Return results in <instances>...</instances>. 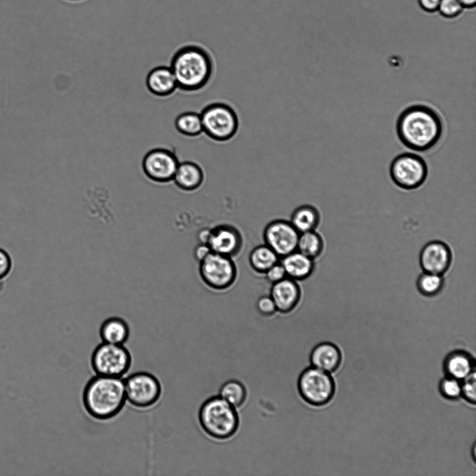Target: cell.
Returning <instances> with one entry per match:
<instances>
[{
  "instance_id": "23",
  "label": "cell",
  "mask_w": 476,
  "mask_h": 476,
  "mask_svg": "<svg viewBox=\"0 0 476 476\" xmlns=\"http://www.w3.org/2000/svg\"><path fill=\"white\" fill-rule=\"evenodd\" d=\"M249 263L256 272L265 273L271 266L279 261L278 255L267 245L254 247L249 254Z\"/></svg>"
},
{
  "instance_id": "37",
  "label": "cell",
  "mask_w": 476,
  "mask_h": 476,
  "mask_svg": "<svg viewBox=\"0 0 476 476\" xmlns=\"http://www.w3.org/2000/svg\"><path fill=\"white\" fill-rule=\"evenodd\" d=\"M70 1H79V0H70Z\"/></svg>"
},
{
  "instance_id": "25",
  "label": "cell",
  "mask_w": 476,
  "mask_h": 476,
  "mask_svg": "<svg viewBox=\"0 0 476 476\" xmlns=\"http://www.w3.org/2000/svg\"><path fill=\"white\" fill-rule=\"evenodd\" d=\"M247 395L245 386L236 380L226 381L219 390V396L236 408L241 407L245 404Z\"/></svg>"
},
{
  "instance_id": "19",
  "label": "cell",
  "mask_w": 476,
  "mask_h": 476,
  "mask_svg": "<svg viewBox=\"0 0 476 476\" xmlns=\"http://www.w3.org/2000/svg\"><path fill=\"white\" fill-rule=\"evenodd\" d=\"M204 178V171L199 164L191 161H184L179 162L173 181L181 189L191 191L200 187Z\"/></svg>"
},
{
  "instance_id": "34",
  "label": "cell",
  "mask_w": 476,
  "mask_h": 476,
  "mask_svg": "<svg viewBox=\"0 0 476 476\" xmlns=\"http://www.w3.org/2000/svg\"><path fill=\"white\" fill-rule=\"evenodd\" d=\"M210 252L211 250L206 243H201L195 248L194 255L195 257L201 261Z\"/></svg>"
},
{
  "instance_id": "3",
  "label": "cell",
  "mask_w": 476,
  "mask_h": 476,
  "mask_svg": "<svg viewBox=\"0 0 476 476\" xmlns=\"http://www.w3.org/2000/svg\"><path fill=\"white\" fill-rule=\"evenodd\" d=\"M169 67L178 88L185 91H195L204 88L209 82L213 70L208 52L194 45L178 49L173 55Z\"/></svg>"
},
{
  "instance_id": "26",
  "label": "cell",
  "mask_w": 476,
  "mask_h": 476,
  "mask_svg": "<svg viewBox=\"0 0 476 476\" xmlns=\"http://www.w3.org/2000/svg\"><path fill=\"white\" fill-rule=\"evenodd\" d=\"M176 130L187 137H197L203 132L200 114L187 112L179 114L174 123Z\"/></svg>"
},
{
  "instance_id": "10",
  "label": "cell",
  "mask_w": 476,
  "mask_h": 476,
  "mask_svg": "<svg viewBox=\"0 0 476 476\" xmlns=\"http://www.w3.org/2000/svg\"><path fill=\"white\" fill-rule=\"evenodd\" d=\"M199 262L201 279L208 286L222 290L234 282L236 268L230 256L211 252Z\"/></svg>"
},
{
  "instance_id": "35",
  "label": "cell",
  "mask_w": 476,
  "mask_h": 476,
  "mask_svg": "<svg viewBox=\"0 0 476 476\" xmlns=\"http://www.w3.org/2000/svg\"><path fill=\"white\" fill-rule=\"evenodd\" d=\"M419 1L424 10L433 11L438 9L440 0H419Z\"/></svg>"
},
{
  "instance_id": "22",
  "label": "cell",
  "mask_w": 476,
  "mask_h": 476,
  "mask_svg": "<svg viewBox=\"0 0 476 476\" xmlns=\"http://www.w3.org/2000/svg\"><path fill=\"white\" fill-rule=\"evenodd\" d=\"M445 367L449 376L456 379H464L473 371L470 356L463 352H454L446 359Z\"/></svg>"
},
{
  "instance_id": "30",
  "label": "cell",
  "mask_w": 476,
  "mask_h": 476,
  "mask_svg": "<svg viewBox=\"0 0 476 476\" xmlns=\"http://www.w3.org/2000/svg\"><path fill=\"white\" fill-rule=\"evenodd\" d=\"M459 0H440L438 9L445 17H454L463 9Z\"/></svg>"
},
{
  "instance_id": "14",
  "label": "cell",
  "mask_w": 476,
  "mask_h": 476,
  "mask_svg": "<svg viewBox=\"0 0 476 476\" xmlns=\"http://www.w3.org/2000/svg\"><path fill=\"white\" fill-rule=\"evenodd\" d=\"M206 244L211 252L231 256L239 252L242 239L234 227L221 225L210 230Z\"/></svg>"
},
{
  "instance_id": "15",
  "label": "cell",
  "mask_w": 476,
  "mask_h": 476,
  "mask_svg": "<svg viewBox=\"0 0 476 476\" xmlns=\"http://www.w3.org/2000/svg\"><path fill=\"white\" fill-rule=\"evenodd\" d=\"M300 289L297 282L289 277L272 284L270 295L277 311L286 314L293 311L300 299Z\"/></svg>"
},
{
  "instance_id": "1",
  "label": "cell",
  "mask_w": 476,
  "mask_h": 476,
  "mask_svg": "<svg viewBox=\"0 0 476 476\" xmlns=\"http://www.w3.org/2000/svg\"><path fill=\"white\" fill-rule=\"evenodd\" d=\"M443 130L439 114L425 105H413L399 115L396 132L400 141L408 148L424 152L439 141Z\"/></svg>"
},
{
  "instance_id": "24",
  "label": "cell",
  "mask_w": 476,
  "mask_h": 476,
  "mask_svg": "<svg viewBox=\"0 0 476 476\" xmlns=\"http://www.w3.org/2000/svg\"><path fill=\"white\" fill-rule=\"evenodd\" d=\"M323 249V239L314 230L300 233L296 250L314 260L321 254Z\"/></svg>"
},
{
  "instance_id": "17",
  "label": "cell",
  "mask_w": 476,
  "mask_h": 476,
  "mask_svg": "<svg viewBox=\"0 0 476 476\" xmlns=\"http://www.w3.org/2000/svg\"><path fill=\"white\" fill-rule=\"evenodd\" d=\"M341 355L339 349L330 342H322L312 350L309 360L312 367L326 372H331L340 364Z\"/></svg>"
},
{
  "instance_id": "33",
  "label": "cell",
  "mask_w": 476,
  "mask_h": 476,
  "mask_svg": "<svg viewBox=\"0 0 476 476\" xmlns=\"http://www.w3.org/2000/svg\"><path fill=\"white\" fill-rule=\"evenodd\" d=\"M267 279L272 284L287 277L285 270L279 261L265 272Z\"/></svg>"
},
{
  "instance_id": "31",
  "label": "cell",
  "mask_w": 476,
  "mask_h": 476,
  "mask_svg": "<svg viewBox=\"0 0 476 476\" xmlns=\"http://www.w3.org/2000/svg\"><path fill=\"white\" fill-rule=\"evenodd\" d=\"M256 309L259 314L264 316L273 315L277 309L270 295H263L260 297L256 302Z\"/></svg>"
},
{
  "instance_id": "4",
  "label": "cell",
  "mask_w": 476,
  "mask_h": 476,
  "mask_svg": "<svg viewBox=\"0 0 476 476\" xmlns=\"http://www.w3.org/2000/svg\"><path fill=\"white\" fill-rule=\"evenodd\" d=\"M199 421L203 430L217 440L233 436L240 423L236 408L219 395L212 397L202 404L199 410Z\"/></svg>"
},
{
  "instance_id": "8",
  "label": "cell",
  "mask_w": 476,
  "mask_h": 476,
  "mask_svg": "<svg viewBox=\"0 0 476 476\" xmlns=\"http://www.w3.org/2000/svg\"><path fill=\"white\" fill-rule=\"evenodd\" d=\"M390 175L398 187L407 190H414L426 181L428 167L421 156L413 153H403L392 160Z\"/></svg>"
},
{
  "instance_id": "16",
  "label": "cell",
  "mask_w": 476,
  "mask_h": 476,
  "mask_svg": "<svg viewBox=\"0 0 476 476\" xmlns=\"http://www.w3.org/2000/svg\"><path fill=\"white\" fill-rule=\"evenodd\" d=\"M146 84L148 91L159 97H165L178 89L174 75L169 66H158L147 75Z\"/></svg>"
},
{
  "instance_id": "18",
  "label": "cell",
  "mask_w": 476,
  "mask_h": 476,
  "mask_svg": "<svg viewBox=\"0 0 476 476\" xmlns=\"http://www.w3.org/2000/svg\"><path fill=\"white\" fill-rule=\"evenodd\" d=\"M280 263L285 270L286 277L295 281L307 278L314 266L313 259L298 250L282 257Z\"/></svg>"
},
{
  "instance_id": "2",
  "label": "cell",
  "mask_w": 476,
  "mask_h": 476,
  "mask_svg": "<svg viewBox=\"0 0 476 476\" xmlns=\"http://www.w3.org/2000/svg\"><path fill=\"white\" fill-rule=\"evenodd\" d=\"M126 400L122 378L95 375L86 383L82 402L87 413L98 420L115 417L123 408Z\"/></svg>"
},
{
  "instance_id": "6",
  "label": "cell",
  "mask_w": 476,
  "mask_h": 476,
  "mask_svg": "<svg viewBox=\"0 0 476 476\" xmlns=\"http://www.w3.org/2000/svg\"><path fill=\"white\" fill-rule=\"evenodd\" d=\"M203 132L217 141L231 139L237 132L238 118L228 105L215 102L205 107L200 113Z\"/></svg>"
},
{
  "instance_id": "11",
  "label": "cell",
  "mask_w": 476,
  "mask_h": 476,
  "mask_svg": "<svg viewBox=\"0 0 476 476\" xmlns=\"http://www.w3.org/2000/svg\"><path fill=\"white\" fill-rule=\"evenodd\" d=\"M179 162L174 152L167 148H158L151 150L145 155L142 168L150 179L164 183L173 180Z\"/></svg>"
},
{
  "instance_id": "28",
  "label": "cell",
  "mask_w": 476,
  "mask_h": 476,
  "mask_svg": "<svg viewBox=\"0 0 476 476\" xmlns=\"http://www.w3.org/2000/svg\"><path fill=\"white\" fill-rule=\"evenodd\" d=\"M440 388L443 396L449 399H456L461 394V384L450 376L441 381Z\"/></svg>"
},
{
  "instance_id": "7",
  "label": "cell",
  "mask_w": 476,
  "mask_h": 476,
  "mask_svg": "<svg viewBox=\"0 0 476 476\" xmlns=\"http://www.w3.org/2000/svg\"><path fill=\"white\" fill-rule=\"evenodd\" d=\"M297 387L301 398L314 406L328 403L335 392V383L329 373L314 367L301 372Z\"/></svg>"
},
{
  "instance_id": "13",
  "label": "cell",
  "mask_w": 476,
  "mask_h": 476,
  "mask_svg": "<svg viewBox=\"0 0 476 476\" xmlns=\"http://www.w3.org/2000/svg\"><path fill=\"white\" fill-rule=\"evenodd\" d=\"M452 259V251L445 243L433 240L422 248L419 261L424 272L443 275L449 269Z\"/></svg>"
},
{
  "instance_id": "32",
  "label": "cell",
  "mask_w": 476,
  "mask_h": 476,
  "mask_svg": "<svg viewBox=\"0 0 476 476\" xmlns=\"http://www.w3.org/2000/svg\"><path fill=\"white\" fill-rule=\"evenodd\" d=\"M13 261L9 254L0 248V281H3L10 273Z\"/></svg>"
},
{
  "instance_id": "20",
  "label": "cell",
  "mask_w": 476,
  "mask_h": 476,
  "mask_svg": "<svg viewBox=\"0 0 476 476\" xmlns=\"http://www.w3.org/2000/svg\"><path fill=\"white\" fill-rule=\"evenodd\" d=\"M129 336V326L121 318H109L102 323L100 328V337L102 342L124 345Z\"/></svg>"
},
{
  "instance_id": "27",
  "label": "cell",
  "mask_w": 476,
  "mask_h": 476,
  "mask_svg": "<svg viewBox=\"0 0 476 476\" xmlns=\"http://www.w3.org/2000/svg\"><path fill=\"white\" fill-rule=\"evenodd\" d=\"M416 284L418 291L422 295L432 297L441 291L444 279L443 275L424 272L418 276Z\"/></svg>"
},
{
  "instance_id": "9",
  "label": "cell",
  "mask_w": 476,
  "mask_h": 476,
  "mask_svg": "<svg viewBox=\"0 0 476 476\" xmlns=\"http://www.w3.org/2000/svg\"><path fill=\"white\" fill-rule=\"evenodd\" d=\"M124 380L126 400L137 408H148L160 399L162 392L159 379L147 371H137Z\"/></svg>"
},
{
  "instance_id": "5",
  "label": "cell",
  "mask_w": 476,
  "mask_h": 476,
  "mask_svg": "<svg viewBox=\"0 0 476 476\" xmlns=\"http://www.w3.org/2000/svg\"><path fill=\"white\" fill-rule=\"evenodd\" d=\"M91 364L96 375L123 378L130 369L132 356L123 345L102 342L93 350Z\"/></svg>"
},
{
  "instance_id": "21",
  "label": "cell",
  "mask_w": 476,
  "mask_h": 476,
  "mask_svg": "<svg viewBox=\"0 0 476 476\" xmlns=\"http://www.w3.org/2000/svg\"><path fill=\"white\" fill-rule=\"evenodd\" d=\"M319 221L320 215L317 209L309 205H303L294 210L290 222L299 233H302L314 230Z\"/></svg>"
},
{
  "instance_id": "36",
  "label": "cell",
  "mask_w": 476,
  "mask_h": 476,
  "mask_svg": "<svg viewBox=\"0 0 476 476\" xmlns=\"http://www.w3.org/2000/svg\"><path fill=\"white\" fill-rule=\"evenodd\" d=\"M463 6L470 7L475 4L476 0H459Z\"/></svg>"
},
{
  "instance_id": "29",
  "label": "cell",
  "mask_w": 476,
  "mask_h": 476,
  "mask_svg": "<svg viewBox=\"0 0 476 476\" xmlns=\"http://www.w3.org/2000/svg\"><path fill=\"white\" fill-rule=\"evenodd\" d=\"M475 372L473 371L464 378L461 384V394L465 399L472 404H475L476 398Z\"/></svg>"
},
{
  "instance_id": "12",
  "label": "cell",
  "mask_w": 476,
  "mask_h": 476,
  "mask_svg": "<svg viewBox=\"0 0 476 476\" xmlns=\"http://www.w3.org/2000/svg\"><path fill=\"white\" fill-rule=\"evenodd\" d=\"M299 234L290 222L277 220L266 227L263 238L266 245L282 258L296 250Z\"/></svg>"
}]
</instances>
